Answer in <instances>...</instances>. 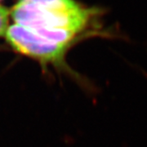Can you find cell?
Wrapping results in <instances>:
<instances>
[{"mask_svg":"<svg viewBox=\"0 0 147 147\" xmlns=\"http://www.w3.org/2000/svg\"><path fill=\"white\" fill-rule=\"evenodd\" d=\"M5 38L11 47L40 63L66 69L65 55L71 47L48 41L30 30L13 24L8 26Z\"/></svg>","mask_w":147,"mask_h":147,"instance_id":"2","label":"cell"},{"mask_svg":"<svg viewBox=\"0 0 147 147\" xmlns=\"http://www.w3.org/2000/svg\"><path fill=\"white\" fill-rule=\"evenodd\" d=\"M10 12L6 7L0 5V37L5 36L8 28Z\"/></svg>","mask_w":147,"mask_h":147,"instance_id":"3","label":"cell"},{"mask_svg":"<svg viewBox=\"0 0 147 147\" xmlns=\"http://www.w3.org/2000/svg\"><path fill=\"white\" fill-rule=\"evenodd\" d=\"M103 9L87 7L74 0H20L11 11L15 24L48 41L72 47L81 37L117 36L103 30Z\"/></svg>","mask_w":147,"mask_h":147,"instance_id":"1","label":"cell"}]
</instances>
